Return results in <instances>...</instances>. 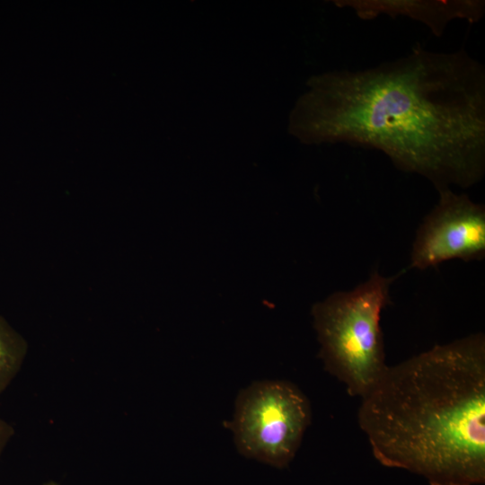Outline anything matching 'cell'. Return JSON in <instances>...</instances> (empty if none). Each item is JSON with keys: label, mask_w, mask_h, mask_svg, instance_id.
Here are the masks:
<instances>
[{"label": "cell", "mask_w": 485, "mask_h": 485, "mask_svg": "<svg viewBox=\"0 0 485 485\" xmlns=\"http://www.w3.org/2000/svg\"><path fill=\"white\" fill-rule=\"evenodd\" d=\"M288 131L308 145L346 144L384 154L437 191L485 173V68L465 49L417 45L364 69L313 75Z\"/></svg>", "instance_id": "obj_1"}, {"label": "cell", "mask_w": 485, "mask_h": 485, "mask_svg": "<svg viewBox=\"0 0 485 485\" xmlns=\"http://www.w3.org/2000/svg\"><path fill=\"white\" fill-rule=\"evenodd\" d=\"M357 419L383 465L429 485L484 484V334L387 366L361 398Z\"/></svg>", "instance_id": "obj_2"}, {"label": "cell", "mask_w": 485, "mask_h": 485, "mask_svg": "<svg viewBox=\"0 0 485 485\" xmlns=\"http://www.w3.org/2000/svg\"><path fill=\"white\" fill-rule=\"evenodd\" d=\"M394 277L373 272L348 291H338L312 309L324 369L362 398L386 368L381 313Z\"/></svg>", "instance_id": "obj_3"}, {"label": "cell", "mask_w": 485, "mask_h": 485, "mask_svg": "<svg viewBox=\"0 0 485 485\" xmlns=\"http://www.w3.org/2000/svg\"><path fill=\"white\" fill-rule=\"evenodd\" d=\"M311 419L310 402L296 385L263 380L240 391L230 428L242 455L282 469L294 459Z\"/></svg>", "instance_id": "obj_4"}, {"label": "cell", "mask_w": 485, "mask_h": 485, "mask_svg": "<svg viewBox=\"0 0 485 485\" xmlns=\"http://www.w3.org/2000/svg\"><path fill=\"white\" fill-rule=\"evenodd\" d=\"M438 202L419 225L410 268L425 270L451 260L485 257V207L451 189L437 191Z\"/></svg>", "instance_id": "obj_5"}, {"label": "cell", "mask_w": 485, "mask_h": 485, "mask_svg": "<svg viewBox=\"0 0 485 485\" xmlns=\"http://www.w3.org/2000/svg\"><path fill=\"white\" fill-rule=\"evenodd\" d=\"M340 8L351 9L361 20H374L380 15L391 18L404 16L426 25L436 37L445 32L454 20L474 23L485 13L481 0H337Z\"/></svg>", "instance_id": "obj_6"}, {"label": "cell", "mask_w": 485, "mask_h": 485, "mask_svg": "<svg viewBox=\"0 0 485 485\" xmlns=\"http://www.w3.org/2000/svg\"><path fill=\"white\" fill-rule=\"evenodd\" d=\"M27 351L25 339L0 315V394L20 372Z\"/></svg>", "instance_id": "obj_7"}, {"label": "cell", "mask_w": 485, "mask_h": 485, "mask_svg": "<svg viewBox=\"0 0 485 485\" xmlns=\"http://www.w3.org/2000/svg\"><path fill=\"white\" fill-rule=\"evenodd\" d=\"M14 435L13 427L0 417V455Z\"/></svg>", "instance_id": "obj_8"}, {"label": "cell", "mask_w": 485, "mask_h": 485, "mask_svg": "<svg viewBox=\"0 0 485 485\" xmlns=\"http://www.w3.org/2000/svg\"><path fill=\"white\" fill-rule=\"evenodd\" d=\"M42 485H60V484L57 482L56 481H45Z\"/></svg>", "instance_id": "obj_9"}]
</instances>
